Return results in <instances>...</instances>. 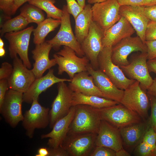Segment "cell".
<instances>
[{"instance_id": "8fae6325", "label": "cell", "mask_w": 156, "mask_h": 156, "mask_svg": "<svg viewBox=\"0 0 156 156\" xmlns=\"http://www.w3.org/2000/svg\"><path fill=\"white\" fill-rule=\"evenodd\" d=\"M104 31L92 21L90 26L88 35L81 44L82 50L90 61L92 67L98 69V58L103 47L102 39Z\"/></svg>"}, {"instance_id": "6da1fadb", "label": "cell", "mask_w": 156, "mask_h": 156, "mask_svg": "<svg viewBox=\"0 0 156 156\" xmlns=\"http://www.w3.org/2000/svg\"><path fill=\"white\" fill-rule=\"evenodd\" d=\"M75 112L67 135L97 134L101 120L97 108L83 104L75 105Z\"/></svg>"}, {"instance_id": "4316f807", "label": "cell", "mask_w": 156, "mask_h": 156, "mask_svg": "<svg viewBox=\"0 0 156 156\" xmlns=\"http://www.w3.org/2000/svg\"><path fill=\"white\" fill-rule=\"evenodd\" d=\"M120 103L112 100L94 95H88L73 92L72 106L83 104L100 109L113 106Z\"/></svg>"}, {"instance_id": "603a6c76", "label": "cell", "mask_w": 156, "mask_h": 156, "mask_svg": "<svg viewBox=\"0 0 156 156\" xmlns=\"http://www.w3.org/2000/svg\"><path fill=\"white\" fill-rule=\"evenodd\" d=\"M135 31L126 19L121 16L117 23L104 31L102 39L103 47H112L122 39L131 36Z\"/></svg>"}, {"instance_id": "c3c4849f", "label": "cell", "mask_w": 156, "mask_h": 156, "mask_svg": "<svg viewBox=\"0 0 156 156\" xmlns=\"http://www.w3.org/2000/svg\"><path fill=\"white\" fill-rule=\"evenodd\" d=\"M49 152L48 148L42 147L39 148L38 151V153L36 156H49Z\"/></svg>"}, {"instance_id": "30bf717a", "label": "cell", "mask_w": 156, "mask_h": 156, "mask_svg": "<svg viewBox=\"0 0 156 156\" xmlns=\"http://www.w3.org/2000/svg\"><path fill=\"white\" fill-rule=\"evenodd\" d=\"M38 100L32 101L31 107L23 115L22 121L26 134L30 138L33 137L36 129L45 128L49 124V109L41 105Z\"/></svg>"}, {"instance_id": "ffe728a7", "label": "cell", "mask_w": 156, "mask_h": 156, "mask_svg": "<svg viewBox=\"0 0 156 156\" xmlns=\"http://www.w3.org/2000/svg\"><path fill=\"white\" fill-rule=\"evenodd\" d=\"M119 129L106 121L101 120L95 141V146H103L116 152L123 148Z\"/></svg>"}, {"instance_id": "b9f144b4", "label": "cell", "mask_w": 156, "mask_h": 156, "mask_svg": "<svg viewBox=\"0 0 156 156\" xmlns=\"http://www.w3.org/2000/svg\"><path fill=\"white\" fill-rule=\"evenodd\" d=\"M144 12L149 20L156 22V5L144 7Z\"/></svg>"}, {"instance_id": "ee69618b", "label": "cell", "mask_w": 156, "mask_h": 156, "mask_svg": "<svg viewBox=\"0 0 156 156\" xmlns=\"http://www.w3.org/2000/svg\"><path fill=\"white\" fill-rule=\"evenodd\" d=\"M48 149L49 152V156H70L67 152L61 146L56 148H49Z\"/></svg>"}, {"instance_id": "db71d44e", "label": "cell", "mask_w": 156, "mask_h": 156, "mask_svg": "<svg viewBox=\"0 0 156 156\" xmlns=\"http://www.w3.org/2000/svg\"><path fill=\"white\" fill-rule=\"evenodd\" d=\"M5 51L3 47L0 48V56L2 57L4 56L5 54Z\"/></svg>"}, {"instance_id": "1f68e13d", "label": "cell", "mask_w": 156, "mask_h": 156, "mask_svg": "<svg viewBox=\"0 0 156 156\" xmlns=\"http://www.w3.org/2000/svg\"><path fill=\"white\" fill-rule=\"evenodd\" d=\"M142 140L154 151L156 144V133L150 126L143 137Z\"/></svg>"}, {"instance_id": "9c48e42d", "label": "cell", "mask_w": 156, "mask_h": 156, "mask_svg": "<svg viewBox=\"0 0 156 156\" xmlns=\"http://www.w3.org/2000/svg\"><path fill=\"white\" fill-rule=\"evenodd\" d=\"M120 6L116 0H106L94 4L92 6L93 21L106 31L121 18Z\"/></svg>"}, {"instance_id": "cb8c5ba5", "label": "cell", "mask_w": 156, "mask_h": 156, "mask_svg": "<svg viewBox=\"0 0 156 156\" xmlns=\"http://www.w3.org/2000/svg\"><path fill=\"white\" fill-rule=\"evenodd\" d=\"M68 86L73 92L104 98L103 94L95 84L93 77L87 71L75 74Z\"/></svg>"}, {"instance_id": "83f0119b", "label": "cell", "mask_w": 156, "mask_h": 156, "mask_svg": "<svg viewBox=\"0 0 156 156\" xmlns=\"http://www.w3.org/2000/svg\"><path fill=\"white\" fill-rule=\"evenodd\" d=\"M61 20L51 18H47L38 25L33 31V42L35 44L44 42L47 35L60 25Z\"/></svg>"}, {"instance_id": "5b68a950", "label": "cell", "mask_w": 156, "mask_h": 156, "mask_svg": "<svg viewBox=\"0 0 156 156\" xmlns=\"http://www.w3.org/2000/svg\"><path fill=\"white\" fill-rule=\"evenodd\" d=\"M112 47H104L98 58V69L105 74L118 88L125 90L135 80L126 77L120 67L112 60Z\"/></svg>"}, {"instance_id": "7402d4cb", "label": "cell", "mask_w": 156, "mask_h": 156, "mask_svg": "<svg viewBox=\"0 0 156 156\" xmlns=\"http://www.w3.org/2000/svg\"><path fill=\"white\" fill-rule=\"evenodd\" d=\"M52 48V45L46 41L36 44L34 49L32 51L35 62L31 70L36 79L42 77L46 70L57 64L55 58L50 59L49 58V53Z\"/></svg>"}, {"instance_id": "9a60e30c", "label": "cell", "mask_w": 156, "mask_h": 156, "mask_svg": "<svg viewBox=\"0 0 156 156\" xmlns=\"http://www.w3.org/2000/svg\"><path fill=\"white\" fill-rule=\"evenodd\" d=\"M97 134L93 133L67 135L60 146L70 156H87L94 148Z\"/></svg>"}, {"instance_id": "8d00e7d4", "label": "cell", "mask_w": 156, "mask_h": 156, "mask_svg": "<svg viewBox=\"0 0 156 156\" xmlns=\"http://www.w3.org/2000/svg\"><path fill=\"white\" fill-rule=\"evenodd\" d=\"M145 41L156 40V22L150 20L147 25L145 34Z\"/></svg>"}, {"instance_id": "f6af8a7d", "label": "cell", "mask_w": 156, "mask_h": 156, "mask_svg": "<svg viewBox=\"0 0 156 156\" xmlns=\"http://www.w3.org/2000/svg\"><path fill=\"white\" fill-rule=\"evenodd\" d=\"M147 63L149 72H153L156 74V57L148 60Z\"/></svg>"}, {"instance_id": "681fc988", "label": "cell", "mask_w": 156, "mask_h": 156, "mask_svg": "<svg viewBox=\"0 0 156 156\" xmlns=\"http://www.w3.org/2000/svg\"><path fill=\"white\" fill-rule=\"evenodd\" d=\"M130 154L123 148L116 152V156H130Z\"/></svg>"}, {"instance_id": "f907efd6", "label": "cell", "mask_w": 156, "mask_h": 156, "mask_svg": "<svg viewBox=\"0 0 156 156\" xmlns=\"http://www.w3.org/2000/svg\"><path fill=\"white\" fill-rule=\"evenodd\" d=\"M145 7L156 5V0H144Z\"/></svg>"}, {"instance_id": "e575fe53", "label": "cell", "mask_w": 156, "mask_h": 156, "mask_svg": "<svg viewBox=\"0 0 156 156\" xmlns=\"http://www.w3.org/2000/svg\"><path fill=\"white\" fill-rule=\"evenodd\" d=\"M152 152L151 148L142 140L135 147L133 154L137 156H152Z\"/></svg>"}, {"instance_id": "7a4b0ae2", "label": "cell", "mask_w": 156, "mask_h": 156, "mask_svg": "<svg viewBox=\"0 0 156 156\" xmlns=\"http://www.w3.org/2000/svg\"><path fill=\"white\" fill-rule=\"evenodd\" d=\"M120 103L136 113L143 121H146L149 118V96L147 92L141 88L138 81L135 80L124 90Z\"/></svg>"}, {"instance_id": "2e32d148", "label": "cell", "mask_w": 156, "mask_h": 156, "mask_svg": "<svg viewBox=\"0 0 156 156\" xmlns=\"http://www.w3.org/2000/svg\"><path fill=\"white\" fill-rule=\"evenodd\" d=\"M13 70L8 79L10 89L23 93L28 90L35 79V75L16 56L13 59Z\"/></svg>"}, {"instance_id": "60d3db41", "label": "cell", "mask_w": 156, "mask_h": 156, "mask_svg": "<svg viewBox=\"0 0 156 156\" xmlns=\"http://www.w3.org/2000/svg\"><path fill=\"white\" fill-rule=\"evenodd\" d=\"M8 88V79L0 80V107L3 104Z\"/></svg>"}, {"instance_id": "4dcf8cb0", "label": "cell", "mask_w": 156, "mask_h": 156, "mask_svg": "<svg viewBox=\"0 0 156 156\" xmlns=\"http://www.w3.org/2000/svg\"><path fill=\"white\" fill-rule=\"evenodd\" d=\"M20 14L24 16L29 23H34L37 25L45 19L42 10L30 4H26L20 9Z\"/></svg>"}, {"instance_id": "d6986e66", "label": "cell", "mask_w": 156, "mask_h": 156, "mask_svg": "<svg viewBox=\"0 0 156 156\" xmlns=\"http://www.w3.org/2000/svg\"><path fill=\"white\" fill-rule=\"evenodd\" d=\"M87 70L93 77L95 84L103 94L104 98L120 103L124 90L118 88L100 70L94 69L90 63L87 66Z\"/></svg>"}, {"instance_id": "7bdbcfd3", "label": "cell", "mask_w": 156, "mask_h": 156, "mask_svg": "<svg viewBox=\"0 0 156 156\" xmlns=\"http://www.w3.org/2000/svg\"><path fill=\"white\" fill-rule=\"evenodd\" d=\"M120 6H144L145 7L144 0H116Z\"/></svg>"}, {"instance_id": "f5cc1de1", "label": "cell", "mask_w": 156, "mask_h": 156, "mask_svg": "<svg viewBox=\"0 0 156 156\" xmlns=\"http://www.w3.org/2000/svg\"><path fill=\"white\" fill-rule=\"evenodd\" d=\"M106 0H88V2L89 4H94L96 3L103 2Z\"/></svg>"}, {"instance_id": "f546056e", "label": "cell", "mask_w": 156, "mask_h": 156, "mask_svg": "<svg viewBox=\"0 0 156 156\" xmlns=\"http://www.w3.org/2000/svg\"><path fill=\"white\" fill-rule=\"evenodd\" d=\"M29 24L26 19L21 14L6 21L1 26V37L5 34L16 32L24 29Z\"/></svg>"}, {"instance_id": "5bb4252c", "label": "cell", "mask_w": 156, "mask_h": 156, "mask_svg": "<svg viewBox=\"0 0 156 156\" xmlns=\"http://www.w3.org/2000/svg\"><path fill=\"white\" fill-rule=\"evenodd\" d=\"M58 93L49 111V126L52 128L55 122L66 115L72 106L73 92L64 81L58 83Z\"/></svg>"}, {"instance_id": "44dd1931", "label": "cell", "mask_w": 156, "mask_h": 156, "mask_svg": "<svg viewBox=\"0 0 156 156\" xmlns=\"http://www.w3.org/2000/svg\"><path fill=\"white\" fill-rule=\"evenodd\" d=\"M71 79L60 78L53 74V69H49L44 76L36 79L28 90L23 94V102L31 103L38 99L40 94L53 84L62 81L70 82Z\"/></svg>"}, {"instance_id": "277c9868", "label": "cell", "mask_w": 156, "mask_h": 156, "mask_svg": "<svg viewBox=\"0 0 156 156\" xmlns=\"http://www.w3.org/2000/svg\"><path fill=\"white\" fill-rule=\"evenodd\" d=\"M53 57L58 65V74L65 72L70 79L77 73L87 71V66L90 63L86 56L79 57L73 50L65 46L54 54Z\"/></svg>"}, {"instance_id": "ba28073f", "label": "cell", "mask_w": 156, "mask_h": 156, "mask_svg": "<svg viewBox=\"0 0 156 156\" xmlns=\"http://www.w3.org/2000/svg\"><path fill=\"white\" fill-rule=\"evenodd\" d=\"M34 29L33 26H31L21 31L6 33L4 35L9 43L10 58L13 59L18 55L28 69L31 68V64L28 57V50L31 35Z\"/></svg>"}, {"instance_id": "9f6ffc18", "label": "cell", "mask_w": 156, "mask_h": 156, "mask_svg": "<svg viewBox=\"0 0 156 156\" xmlns=\"http://www.w3.org/2000/svg\"><path fill=\"white\" fill-rule=\"evenodd\" d=\"M152 156H156V144L155 147L152 152Z\"/></svg>"}, {"instance_id": "52a82bcc", "label": "cell", "mask_w": 156, "mask_h": 156, "mask_svg": "<svg viewBox=\"0 0 156 156\" xmlns=\"http://www.w3.org/2000/svg\"><path fill=\"white\" fill-rule=\"evenodd\" d=\"M147 60V52H141L132 55L127 65L120 66L126 76L138 81L142 89L146 92L153 80L148 68Z\"/></svg>"}, {"instance_id": "ac0fdd59", "label": "cell", "mask_w": 156, "mask_h": 156, "mask_svg": "<svg viewBox=\"0 0 156 156\" xmlns=\"http://www.w3.org/2000/svg\"><path fill=\"white\" fill-rule=\"evenodd\" d=\"M75 112V106H72L68 114L55 122L51 131L41 135L42 139L49 138L47 144L50 148H56L60 146L68 135Z\"/></svg>"}, {"instance_id": "e0dca14e", "label": "cell", "mask_w": 156, "mask_h": 156, "mask_svg": "<svg viewBox=\"0 0 156 156\" xmlns=\"http://www.w3.org/2000/svg\"><path fill=\"white\" fill-rule=\"evenodd\" d=\"M144 6L121 5L119 9L121 16L124 17L131 25L137 34L145 43V34L150 21L144 12Z\"/></svg>"}, {"instance_id": "f35d334b", "label": "cell", "mask_w": 156, "mask_h": 156, "mask_svg": "<svg viewBox=\"0 0 156 156\" xmlns=\"http://www.w3.org/2000/svg\"><path fill=\"white\" fill-rule=\"evenodd\" d=\"M16 0H0V9L8 17L12 15V7Z\"/></svg>"}, {"instance_id": "484cf974", "label": "cell", "mask_w": 156, "mask_h": 156, "mask_svg": "<svg viewBox=\"0 0 156 156\" xmlns=\"http://www.w3.org/2000/svg\"><path fill=\"white\" fill-rule=\"evenodd\" d=\"M92 6L90 4L86 5L83 10L75 19V36L81 44L88 35L93 21Z\"/></svg>"}, {"instance_id": "7dc6e473", "label": "cell", "mask_w": 156, "mask_h": 156, "mask_svg": "<svg viewBox=\"0 0 156 156\" xmlns=\"http://www.w3.org/2000/svg\"><path fill=\"white\" fill-rule=\"evenodd\" d=\"M29 0H16L12 7V15L14 14L17 9L24 3Z\"/></svg>"}, {"instance_id": "11a10c76", "label": "cell", "mask_w": 156, "mask_h": 156, "mask_svg": "<svg viewBox=\"0 0 156 156\" xmlns=\"http://www.w3.org/2000/svg\"><path fill=\"white\" fill-rule=\"evenodd\" d=\"M4 46V42L1 39V38H0V48L3 47Z\"/></svg>"}, {"instance_id": "7c38bea8", "label": "cell", "mask_w": 156, "mask_h": 156, "mask_svg": "<svg viewBox=\"0 0 156 156\" xmlns=\"http://www.w3.org/2000/svg\"><path fill=\"white\" fill-rule=\"evenodd\" d=\"M146 52L147 47L138 36H129L120 41L112 47V60L119 67L127 65L128 56L134 51Z\"/></svg>"}, {"instance_id": "836d02e7", "label": "cell", "mask_w": 156, "mask_h": 156, "mask_svg": "<svg viewBox=\"0 0 156 156\" xmlns=\"http://www.w3.org/2000/svg\"><path fill=\"white\" fill-rule=\"evenodd\" d=\"M90 156H116V151L103 146H95L90 154Z\"/></svg>"}, {"instance_id": "bcb514c9", "label": "cell", "mask_w": 156, "mask_h": 156, "mask_svg": "<svg viewBox=\"0 0 156 156\" xmlns=\"http://www.w3.org/2000/svg\"><path fill=\"white\" fill-rule=\"evenodd\" d=\"M147 93L156 98V77L154 78L152 83L147 90Z\"/></svg>"}, {"instance_id": "f1b7e54d", "label": "cell", "mask_w": 156, "mask_h": 156, "mask_svg": "<svg viewBox=\"0 0 156 156\" xmlns=\"http://www.w3.org/2000/svg\"><path fill=\"white\" fill-rule=\"evenodd\" d=\"M28 2L45 12L47 18L61 20L63 11L54 5L55 0H29Z\"/></svg>"}, {"instance_id": "ab89813d", "label": "cell", "mask_w": 156, "mask_h": 156, "mask_svg": "<svg viewBox=\"0 0 156 156\" xmlns=\"http://www.w3.org/2000/svg\"><path fill=\"white\" fill-rule=\"evenodd\" d=\"M145 44L147 49L148 60L156 57V40L145 41Z\"/></svg>"}, {"instance_id": "d590c367", "label": "cell", "mask_w": 156, "mask_h": 156, "mask_svg": "<svg viewBox=\"0 0 156 156\" xmlns=\"http://www.w3.org/2000/svg\"><path fill=\"white\" fill-rule=\"evenodd\" d=\"M68 11L75 19L78 15L83 10L82 8L76 0H66Z\"/></svg>"}, {"instance_id": "4fadbf2b", "label": "cell", "mask_w": 156, "mask_h": 156, "mask_svg": "<svg viewBox=\"0 0 156 156\" xmlns=\"http://www.w3.org/2000/svg\"><path fill=\"white\" fill-rule=\"evenodd\" d=\"M23 94L12 89L8 90L0 107L1 114L7 122L13 128L23 119L22 110Z\"/></svg>"}, {"instance_id": "816d5d0a", "label": "cell", "mask_w": 156, "mask_h": 156, "mask_svg": "<svg viewBox=\"0 0 156 156\" xmlns=\"http://www.w3.org/2000/svg\"><path fill=\"white\" fill-rule=\"evenodd\" d=\"M86 0H76L79 5L83 8H84L86 4L85 3Z\"/></svg>"}, {"instance_id": "3957f363", "label": "cell", "mask_w": 156, "mask_h": 156, "mask_svg": "<svg viewBox=\"0 0 156 156\" xmlns=\"http://www.w3.org/2000/svg\"><path fill=\"white\" fill-rule=\"evenodd\" d=\"M63 14L61 18L60 29L56 35L47 42L51 44L55 50H59L62 46L68 47L76 52L80 57L85 56L81 44L77 40L74 34L71 26L70 14L66 5L63 6Z\"/></svg>"}, {"instance_id": "8992f818", "label": "cell", "mask_w": 156, "mask_h": 156, "mask_svg": "<svg viewBox=\"0 0 156 156\" xmlns=\"http://www.w3.org/2000/svg\"><path fill=\"white\" fill-rule=\"evenodd\" d=\"M100 118L118 129L143 120L136 112L121 103L109 107L97 108Z\"/></svg>"}, {"instance_id": "74e56055", "label": "cell", "mask_w": 156, "mask_h": 156, "mask_svg": "<svg viewBox=\"0 0 156 156\" xmlns=\"http://www.w3.org/2000/svg\"><path fill=\"white\" fill-rule=\"evenodd\" d=\"M13 70L12 65L8 62H3L0 68V80L8 79L11 76Z\"/></svg>"}, {"instance_id": "d4e9b609", "label": "cell", "mask_w": 156, "mask_h": 156, "mask_svg": "<svg viewBox=\"0 0 156 156\" xmlns=\"http://www.w3.org/2000/svg\"><path fill=\"white\" fill-rule=\"evenodd\" d=\"M150 126L148 120L119 129L122 143L129 148L136 147Z\"/></svg>"}, {"instance_id": "d6a6232c", "label": "cell", "mask_w": 156, "mask_h": 156, "mask_svg": "<svg viewBox=\"0 0 156 156\" xmlns=\"http://www.w3.org/2000/svg\"><path fill=\"white\" fill-rule=\"evenodd\" d=\"M150 105L151 107V115L148 119L150 126L156 133V98L151 95L148 94Z\"/></svg>"}]
</instances>
